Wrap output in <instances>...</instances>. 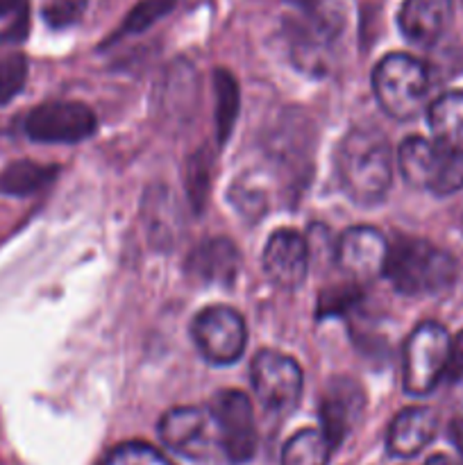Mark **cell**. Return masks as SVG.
I'll use <instances>...</instances> for the list:
<instances>
[{"mask_svg":"<svg viewBox=\"0 0 463 465\" xmlns=\"http://www.w3.org/2000/svg\"><path fill=\"white\" fill-rule=\"evenodd\" d=\"M393 148L375 127H354L340 141L336 173L352 203L363 207L381 203L393 182Z\"/></svg>","mask_w":463,"mask_h":465,"instance_id":"obj_1","label":"cell"},{"mask_svg":"<svg viewBox=\"0 0 463 465\" xmlns=\"http://www.w3.org/2000/svg\"><path fill=\"white\" fill-rule=\"evenodd\" d=\"M284 18L295 62L304 71L322 73L325 54L336 44L348 21V0H284Z\"/></svg>","mask_w":463,"mask_h":465,"instance_id":"obj_2","label":"cell"},{"mask_svg":"<svg viewBox=\"0 0 463 465\" xmlns=\"http://www.w3.org/2000/svg\"><path fill=\"white\" fill-rule=\"evenodd\" d=\"M457 272V259L429 241L399 236L393 245H389L384 275L399 293H440L454 284Z\"/></svg>","mask_w":463,"mask_h":465,"instance_id":"obj_3","label":"cell"},{"mask_svg":"<svg viewBox=\"0 0 463 465\" xmlns=\"http://www.w3.org/2000/svg\"><path fill=\"white\" fill-rule=\"evenodd\" d=\"M429 82V68L404 53L386 54L372 71V89L381 109L398 121H409L422 112Z\"/></svg>","mask_w":463,"mask_h":465,"instance_id":"obj_4","label":"cell"},{"mask_svg":"<svg viewBox=\"0 0 463 465\" xmlns=\"http://www.w3.org/2000/svg\"><path fill=\"white\" fill-rule=\"evenodd\" d=\"M398 168L404 182L434 195H452L463 189V153L422 136H409L398 150Z\"/></svg>","mask_w":463,"mask_h":465,"instance_id":"obj_5","label":"cell"},{"mask_svg":"<svg viewBox=\"0 0 463 465\" xmlns=\"http://www.w3.org/2000/svg\"><path fill=\"white\" fill-rule=\"evenodd\" d=\"M452 339L438 322H422L404 345V389L411 395H427L448 375Z\"/></svg>","mask_w":463,"mask_h":465,"instance_id":"obj_6","label":"cell"},{"mask_svg":"<svg viewBox=\"0 0 463 465\" xmlns=\"http://www.w3.org/2000/svg\"><path fill=\"white\" fill-rule=\"evenodd\" d=\"M209 413L218 434V448L232 463H245L257 452V425L250 398L241 391H221Z\"/></svg>","mask_w":463,"mask_h":465,"instance_id":"obj_7","label":"cell"},{"mask_svg":"<svg viewBox=\"0 0 463 465\" xmlns=\"http://www.w3.org/2000/svg\"><path fill=\"white\" fill-rule=\"evenodd\" d=\"M95 114L84 103L54 100L32 109L23 130L36 143H80L95 132Z\"/></svg>","mask_w":463,"mask_h":465,"instance_id":"obj_8","label":"cell"},{"mask_svg":"<svg viewBox=\"0 0 463 465\" xmlns=\"http://www.w3.org/2000/svg\"><path fill=\"white\" fill-rule=\"evenodd\" d=\"M195 345L209 363L230 366L239 361L248 341V330L239 312L230 307H207L191 325Z\"/></svg>","mask_w":463,"mask_h":465,"instance_id":"obj_9","label":"cell"},{"mask_svg":"<svg viewBox=\"0 0 463 465\" xmlns=\"http://www.w3.org/2000/svg\"><path fill=\"white\" fill-rule=\"evenodd\" d=\"M252 389L259 402L271 411L295 407L302 393L304 377L298 363L277 350H261L252 359Z\"/></svg>","mask_w":463,"mask_h":465,"instance_id":"obj_10","label":"cell"},{"mask_svg":"<svg viewBox=\"0 0 463 465\" xmlns=\"http://www.w3.org/2000/svg\"><path fill=\"white\" fill-rule=\"evenodd\" d=\"M159 436L175 452L191 459H202L213 443L218 445L216 425L209 409L177 407L159 420Z\"/></svg>","mask_w":463,"mask_h":465,"instance_id":"obj_11","label":"cell"},{"mask_svg":"<svg viewBox=\"0 0 463 465\" xmlns=\"http://www.w3.org/2000/svg\"><path fill=\"white\" fill-rule=\"evenodd\" d=\"M386 254H389V243L384 234L375 227L359 225L350 227L340 236L336 262L340 271L359 284V282H370L377 275H384Z\"/></svg>","mask_w":463,"mask_h":465,"instance_id":"obj_12","label":"cell"},{"mask_svg":"<svg viewBox=\"0 0 463 465\" xmlns=\"http://www.w3.org/2000/svg\"><path fill=\"white\" fill-rule=\"evenodd\" d=\"M309 245L295 230H277L263 248V272L281 291H298L307 280Z\"/></svg>","mask_w":463,"mask_h":465,"instance_id":"obj_13","label":"cell"},{"mask_svg":"<svg viewBox=\"0 0 463 465\" xmlns=\"http://www.w3.org/2000/svg\"><path fill=\"white\" fill-rule=\"evenodd\" d=\"M363 409V391L350 377H334L320 398V431L331 450L345 440Z\"/></svg>","mask_w":463,"mask_h":465,"instance_id":"obj_14","label":"cell"},{"mask_svg":"<svg viewBox=\"0 0 463 465\" xmlns=\"http://www.w3.org/2000/svg\"><path fill=\"white\" fill-rule=\"evenodd\" d=\"M186 275L202 284L230 286L236 282L241 268L239 248L230 239H204L186 257Z\"/></svg>","mask_w":463,"mask_h":465,"instance_id":"obj_15","label":"cell"},{"mask_svg":"<svg viewBox=\"0 0 463 465\" xmlns=\"http://www.w3.org/2000/svg\"><path fill=\"white\" fill-rule=\"evenodd\" d=\"M452 21V0H404L398 25L404 39L416 45H434Z\"/></svg>","mask_w":463,"mask_h":465,"instance_id":"obj_16","label":"cell"},{"mask_svg":"<svg viewBox=\"0 0 463 465\" xmlns=\"http://www.w3.org/2000/svg\"><path fill=\"white\" fill-rule=\"evenodd\" d=\"M436 430H438V418L431 409H404L390 422L389 436H386L389 452L402 459L416 457L418 452H422L434 440Z\"/></svg>","mask_w":463,"mask_h":465,"instance_id":"obj_17","label":"cell"},{"mask_svg":"<svg viewBox=\"0 0 463 465\" xmlns=\"http://www.w3.org/2000/svg\"><path fill=\"white\" fill-rule=\"evenodd\" d=\"M429 130L436 143L463 153V91H449L431 103Z\"/></svg>","mask_w":463,"mask_h":465,"instance_id":"obj_18","label":"cell"},{"mask_svg":"<svg viewBox=\"0 0 463 465\" xmlns=\"http://www.w3.org/2000/svg\"><path fill=\"white\" fill-rule=\"evenodd\" d=\"M57 173L59 168L53 163L18 159V162H12L0 171V195L25 198V195H32L48 186Z\"/></svg>","mask_w":463,"mask_h":465,"instance_id":"obj_19","label":"cell"},{"mask_svg":"<svg viewBox=\"0 0 463 465\" xmlns=\"http://www.w3.org/2000/svg\"><path fill=\"white\" fill-rule=\"evenodd\" d=\"M213 91H216V136L218 143H225L234 130L236 116L241 107L239 82L227 68L213 73Z\"/></svg>","mask_w":463,"mask_h":465,"instance_id":"obj_20","label":"cell"},{"mask_svg":"<svg viewBox=\"0 0 463 465\" xmlns=\"http://www.w3.org/2000/svg\"><path fill=\"white\" fill-rule=\"evenodd\" d=\"M331 445L318 430H302L291 436L281 452V465H327Z\"/></svg>","mask_w":463,"mask_h":465,"instance_id":"obj_21","label":"cell"},{"mask_svg":"<svg viewBox=\"0 0 463 465\" xmlns=\"http://www.w3.org/2000/svg\"><path fill=\"white\" fill-rule=\"evenodd\" d=\"M212 168L213 159L209 148H200L198 153L191 154L186 163V193L195 212H202L207 203L209 189H212Z\"/></svg>","mask_w":463,"mask_h":465,"instance_id":"obj_22","label":"cell"},{"mask_svg":"<svg viewBox=\"0 0 463 465\" xmlns=\"http://www.w3.org/2000/svg\"><path fill=\"white\" fill-rule=\"evenodd\" d=\"M172 7H175V0H139V3L130 9L125 21H123L118 36L141 35V32L148 30L150 25H154L159 18L166 16Z\"/></svg>","mask_w":463,"mask_h":465,"instance_id":"obj_23","label":"cell"},{"mask_svg":"<svg viewBox=\"0 0 463 465\" xmlns=\"http://www.w3.org/2000/svg\"><path fill=\"white\" fill-rule=\"evenodd\" d=\"M100 465H172L157 448L141 440H130L113 448Z\"/></svg>","mask_w":463,"mask_h":465,"instance_id":"obj_24","label":"cell"},{"mask_svg":"<svg viewBox=\"0 0 463 465\" xmlns=\"http://www.w3.org/2000/svg\"><path fill=\"white\" fill-rule=\"evenodd\" d=\"M27 80V59L21 53H12L0 59V107L12 103L23 91Z\"/></svg>","mask_w":463,"mask_h":465,"instance_id":"obj_25","label":"cell"},{"mask_svg":"<svg viewBox=\"0 0 463 465\" xmlns=\"http://www.w3.org/2000/svg\"><path fill=\"white\" fill-rule=\"evenodd\" d=\"M89 0H41V16L54 30L75 25L86 12Z\"/></svg>","mask_w":463,"mask_h":465,"instance_id":"obj_26","label":"cell"},{"mask_svg":"<svg viewBox=\"0 0 463 465\" xmlns=\"http://www.w3.org/2000/svg\"><path fill=\"white\" fill-rule=\"evenodd\" d=\"M230 200L245 218H259L266 212V193L259 191L257 186L245 184V182H239L234 186V191L230 193Z\"/></svg>","mask_w":463,"mask_h":465,"instance_id":"obj_27","label":"cell"},{"mask_svg":"<svg viewBox=\"0 0 463 465\" xmlns=\"http://www.w3.org/2000/svg\"><path fill=\"white\" fill-rule=\"evenodd\" d=\"M361 300V293L357 291V286H336V289L327 291L325 295H320V316H339V313L348 312L352 304H357Z\"/></svg>","mask_w":463,"mask_h":465,"instance_id":"obj_28","label":"cell"},{"mask_svg":"<svg viewBox=\"0 0 463 465\" xmlns=\"http://www.w3.org/2000/svg\"><path fill=\"white\" fill-rule=\"evenodd\" d=\"M463 375V331H458L457 339H452V354H449V380H458Z\"/></svg>","mask_w":463,"mask_h":465,"instance_id":"obj_29","label":"cell"},{"mask_svg":"<svg viewBox=\"0 0 463 465\" xmlns=\"http://www.w3.org/2000/svg\"><path fill=\"white\" fill-rule=\"evenodd\" d=\"M27 9H30L27 0H0V18H12L14 21Z\"/></svg>","mask_w":463,"mask_h":465,"instance_id":"obj_30","label":"cell"},{"mask_svg":"<svg viewBox=\"0 0 463 465\" xmlns=\"http://www.w3.org/2000/svg\"><path fill=\"white\" fill-rule=\"evenodd\" d=\"M449 436H452L454 445L458 450V465H463V420H454L452 427H449Z\"/></svg>","mask_w":463,"mask_h":465,"instance_id":"obj_31","label":"cell"},{"mask_svg":"<svg viewBox=\"0 0 463 465\" xmlns=\"http://www.w3.org/2000/svg\"><path fill=\"white\" fill-rule=\"evenodd\" d=\"M425 465H458V463L452 461L449 457H445V454H436V457L427 459Z\"/></svg>","mask_w":463,"mask_h":465,"instance_id":"obj_32","label":"cell"}]
</instances>
